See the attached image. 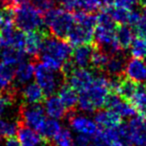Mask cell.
<instances>
[{
	"label": "cell",
	"instance_id": "6da1fadb",
	"mask_svg": "<svg viewBox=\"0 0 146 146\" xmlns=\"http://www.w3.org/2000/svg\"><path fill=\"white\" fill-rule=\"evenodd\" d=\"M110 80L104 74H95L91 84L81 92H78L77 106L84 113H93L105 105L110 93Z\"/></svg>",
	"mask_w": 146,
	"mask_h": 146
},
{
	"label": "cell",
	"instance_id": "7a4b0ae2",
	"mask_svg": "<svg viewBox=\"0 0 146 146\" xmlns=\"http://www.w3.org/2000/svg\"><path fill=\"white\" fill-rule=\"evenodd\" d=\"M40 54L41 63L52 70L60 72L65 62L70 60L72 47L63 39L46 35Z\"/></svg>",
	"mask_w": 146,
	"mask_h": 146
},
{
	"label": "cell",
	"instance_id": "3957f363",
	"mask_svg": "<svg viewBox=\"0 0 146 146\" xmlns=\"http://www.w3.org/2000/svg\"><path fill=\"white\" fill-rule=\"evenodd\" d=\"M96 27L93 40L98 48L104 50L108 55L121 53L122 49L116 39V23L112 20L107 11H101L96 16Z\"/></svg>",
	"mask_w": 146,
	"mask_h": 146
},
{
	"label": "cell",
	"instance_id": "277c9868",
	"mask_svg": "<svg viewBox=\"0 0 146 146\" xmlns=\"http://www.w3.org/2000/svg\"><path fill=\"white\" fill-rule=\"evenodd\" d=\"M74 23L67 33V42L71 46L91 44L96 27V16L92 12L80 10L73 15Z\"/></svg>",
	"mask_w": 146,
	"mask_h": 146
},
{
	"label": "cell",
	"instance_id": "5b68a950",
	"mask_svg": "<svg viewBox=\"0 0 146 146\" xmlns=\"http://www.w3.org/2000/svg\"><path fill=\"white\" fill-rule=\"evenodd\" d=\"M10 10L14 26L23 32L41 30L44 25L42 12L29 1L21 3Z\"/></svg>",
	"mask_w": 146,
	"mask_h": 146
},
{
	"label": "cell",
	"instance_id": "8992f818",
	"mask_svg": "<svg viewBox=\"0 0 146 146\" xmlns=\"http://www.w3.org/2000/svg\"><path fill=\"white\" fill-rule=\"evenodd\" d=\"M44 13V25H46L52 36L61 39L65 38L74 23V17L70 11L53 7Z\"/></svg>",
	"mask_w": 146,
	"mask_h": 146
},
{
	"label": "cell",
	"instance_id": "52a82bcc",
	"mask_svg": "<svg viewBox=\"0 0 146 146\" xmlns=\"http://www.w3.org/2000/svg\"><path fill=\"white\" fill-rule=\"evenodd\" d=\"M35 83L42 89L45 96L54 94L62 84V76L59 72L45 66L43 63H37L34 68Z\"/></svg>",
	"mask_w": 146,
	"mask_h": 146
},
{
	"label": "cell",
	"instance_id": "ba28073f",
	"mask_svg": "<svg viewBox=\"0 0 146 146\" xmlns=\"http://www.w3.org/2000/svg\"><path fill=\"white\" fill-rule=\"evenodd\" d=\"M46 114L40 104H24L20 108V120L25 126L38 130L46 119Z\"/></svg>",
	"mask_w": 146,
	"mask_h": 146
},
{
	"label": "cell",
	"instance_id": "9c48e42d",
	"mask_svg": "<svg viewBox=\"0 0 146 146\" xmlns=\"http://www.w3.org/2000/svg\"><path fill=\"white\" fill-rule=\"evenodd\" d=\"M69 126L74 132L81 135L95 138L99 132V127L92 118L84 114H71L69 115Z\"/></svg>",
	"mask_w": 146,
	"mask_h": 146
},
{
	"label": "cell",
	"instance_id": "30bf717a",
	"mask_svg": "<svg viewBox=\"0 0 146 146\" xmlns=\"http://www.w3.org/2000/svg\"><path fill=\"white\" fill-rule=\"evenodd\" d=\"M94 76L95 74L91 70L87 69V67H73L72 70L67 73L65 77L68 81V84L73 89H75L77 92H81L91 84Z\"/></svg>",
	"mask_w": 146,
	"mask_h": 146
},
{
	"label": "cell",
	"instance_id": "8fae6325",
	"mask_svg": "<svg viewBox=\"0 0 146 146\" xmlns=\"http://www.w3.org/2000/svg\"><path fill=\"white\" fill-rule=\"evenodd\" d=\"M108 109H111L121 118H131L137 114V110L135 109L132 103L124 100L117 95L116 93L110 92L106 98L105 105Z\"/></svg>",
	"mask_w": 146,
	"mask_h": 146
},
{
	"label": "cell",
	"instance_id": "7c38bea8",
	"mask_svg": "<svg viewBox=\"0 0 146 146\" xmlns=\"http://www.w3.org/2000/svg\"><path fill=\"white\" fill-rule=\"evenodd\" d=\"M131 145L145 146L146 144V120L141 116H133L127 124Z\"/></svg>",
	"mask_w": 146,
	"mask_h": 146
},
{
	"label": "cell",
	"instance_id": "4fadbf2b",
	"mask_svg": "<svg viewBox=\"0 0 146 146\" xmlns=\"http://www.w3.org/2000/svg\"><path fill=\"white\" fill-rule=\"evenodd\" d=\"M123 73L127 79L136 84L146 83V64L142 59L135 57L128 59L125 63Z\"/></svg>",
	"mask_w": 146,
	"mask_h": 146
},
{
	"label": "cell",
	"instance_id": "5bb4252c",
	"mask_svg": "<svg viewBox=\"0 0 146 146\" xmlns=\"http://www.w3.org/2000/svg\"><path fill=\"white\" fill-rule=\"evenodd\" d=\"M43 102H44L43 109H44L45 114L49 118L60 120L66 117L68 114V109L65 107L60 98L54 94L47 96L46 99L43 100Z\"/></svg>",
	"mask_w": 146,
	"mask_h": 146
},
{
	"label": "cell",
	"instance_id": "9a60e30c",
	"mask_svg": "<svg viewBox=\"0 0 146 146\" xmlns=\"http://www.w3.org/2000/svg\"><path fill=\"white\" fill-rule=\"evenodd\" d=\"M45 37L46 34L42 30L27 32V34H25L24 52L31 57L38 56L42 50Z\"/></svg>",
	"mask_w": 146,
	"mask_h": 146
},
{
	"label": "cell",
	"instance_id": "2e32d148",
	"mask_svg": "<svg viewBox=\"0 0 146 146\" xmlns=\"http://www.w3.org/2000/svg\"><path fill=\"white\" fill-rule=\"evenodd\" d=\"M17 140L21 146H41L42 137L36 130L25 125H19L17 129Z\"/></svg>",
	"mask_w": 146,
	"mask_h": 146
},
{
	"label": "cell",
	"instance_id": "e0dca14e",
	"mask_svg": "<svg viewBox=\"0 0 146 146\" xmlns=\"http://www.w3.org/2000/svg\"><path fill=\"white\" fill-rule=\"evenodd\" d=\"M94 121L98 125V127L102 129L111 128L118 126L121 124V117L118 114H116L113 110L105 109V110H98L94 115Z\"/></svg>",
	"mask_w": 146,
	"mask_h": 146
},
{
	"label": "cell",
	"instance_id": "ac0fdd59",
	"mask_svg": "<svg viewBox=\"0 0 146 146\" xmlns=\"http://www.w3.org/2000/svg\"><path fill=\"white\" fill-rule=\"evenodd\" d=\"M93 47L90 44H83L76 46L74 51L71 54V62L74 67H81L85 68L90 64V57H91Z\"/></svg>",
	"mask_w": 146,
	"mask_h": 146
},
{
	"label": "cell",
	"instance_id": "d6986e66",
	"mask_svg": "<svg viewBox=\"0 0 146 146\" xmlns=\"http://www.w3.org/2000/svg\"><path fill=\"white\" fill-rule=\"evenodd\" d=\"M21 96L25 104H40L45 97L42 89L33 82H29L23 85Z\"/></svg>",
	"mask_w": 146,
	"mask_h": 146
},
{
	"label": "cell",
	"instance_id": "ffe728a7",
	"mask_svg": "<svg viewBox=\"0 0 146 146\" xmlns=\"http://www.w3.org/2000/svg\"><path fill=\"white\" fill-rule=\"evenodd\" d=\"M35 65L31 61H21L15 69L14 79L18 85H25L34 78Z\"/></svg>",
	"mask_w": 146,
	"mask_h": 146
},
{
	"label": "cell",
	"instance_id": "44dd1931",
	"mask_svg": "<svg viewBox=\"0 0 146 146\" xmlns=\"http://www.w3.org/2000/svg\"><path fill=\"white\" fill-rule=\"evenodd\" d=\"M57 96L60 98L65 107L68 110H72L77 106L78 93L75 89H73L68 83L61 84L57 90Z\"/></svg>",
	"mask_w": 146,
	"mask_h": 146
},
{
	"label": "cell",
	"instance_id": "7402d4cb",
	"mask_svg": "<svg viewBox=\"0 0 146 146\" xmlns=\"http://www.w3.org/2000/svg\"><path fill=\"white\" fill-rule=\"evenodd\" d=\"M126 59L121 53L110 55L107 63H106L104 70L106 71L108 75L112 77H120L124 71Z\"/></svg>",
	"mask_w": 146,
	"mask_h": 146
},
{
	"label": "cell",
	"instance_id": "603a6c76",
	"mask_svg": "<svg viewBox=\"0 0 146 146\" xmlns=\"http://www.w3.org/2000/svg\"><path fill=\"white\" fill-rule=\"evenodd\" d=\"M61 129H62V125L59 122V120L48 118V119H45V121L43 122L42 126L38 130V133L40 134L42 139L51 141Z\"/></svg>",
	"mask_w": 146,
	"mask_h": 146
},
{
	"label": "cell",
	"instance_id": "cb8c5ba5",
	"mask_svg": "<svg viewBox=\"0 0 146 146\" xmlns=\"http://www.w3.org/2000/svg\"><path fill=\"white\" fill-rule=\"evenodd\" d=\"M116 39L119 43L122 50H126L129 48L132 40L134 39V31L131 26L127 24H122L116 27L115 30Z\"/></svg>",
	"mask_w": 146,
	"mask_h": 146
},
{
	"label": "cell",
	"instance_id": "d4e9b609",
	"mask_svg": "<svg viewBox=\"0 0 146 146\" xmlns=\"http://www.w3.org/2000/svg\"><path fill=\"white\" fill-rule=\"evenodd\" d=\"M24 50H20L11 46L3 47L2 51L0 52L1 61H4L15 66H17L21 61L24 60Z\"/></svg>",
	"mask_w": 146,
	"mask_h": 146
},
{
	"label": "cell",
	"instance_id": "484cf974",
	"mask_svg": "<svg viewBox=\"0 0 146 146\" xmlns=\"http://www.w3.org/2000/svg\"><path fill=\"white\" fill-rule=\"evenodd\" d=\"M130 100L135 109L146 117V86H137Z\"/></svg>",
	"mask_w": 146,
	"mask_h": 146
},
{
	"label": "cell",
	"instance_id": "4316f807",
	"mask_svg": "<svg viewBox=\"0 0 146 146\" xmlns=\"http://www.w3.org/2000/svg\"><path fill=\"white\" fill-rule=\"evenodd\" d=\"M109 59V55L104 50L100 48H93L91 57H90V65L97 70H104L106 63Z\"/></svg>",
	"mask_w": 146,
	"mask_h": 146
},
{
	"label": "cell",
	"instance_id": "83f0119b",
	"mask_svg": "<svg viewBox=\"0 0 146 146\" xmlns=\"http://www.w3.org/2000/svg\"><path fill=\"white\" fill-rule=\"evenodd\" d=\"M128 49L132 57L140 59L144 58L146 56V38L141 36L134 37Z\"/></svg>",
	"mask_w": 146,
	"mask_h": 146
},
{
	"label": "cell",
	"instance_id": "f1b7e54d",
	"mask_svg": "<svg viewBox=\"0 0 146 146\" xmlns=\"http://www.w3.org/2000/svg\"><path fill=\"white\" fill-rule=\"evenodd\" d=\"M106 11L108 12V14L110 15V17L112 18V20L116 23V24H127L128 20V15H129V11L128 9L121 8V7L117 6H109Z\"/></svg>",
	"mask_w": 146,
	"mask_h": 146
},
{
	"label": "cell",
	"instance_id": "f546056e",
	"mask_svg": "<svg viewBox=\"0 0 146 146\" xmlns=\"http://www.w3.org/2000/svg\"><path fill=\"white\" fill-rule=\"evenodd\" d=\"M73 139L74 137L72 135V132L69 129L62 128L51 141L53 143V146H72Z\"/></svg>",
	"mask_w": 146,
	"mask_h": 146
},
{
	"label": "cell",
	"instance_id": "4dcf8cb0",
	"mask_svg": "<svg viewBox=\"0 0 146 146\" xmlns=\"http://www.w3.org/2000/svg\"><path fill=\"white\" fill-rule=\"evenodd\" d=\"M14 95V92L9 89L0 93V117L5 115L13 105Z\"/></svg>",
	"mask_w": 146,
	"mask_h": 146
},
{
	"label": "cell",
	"instance_id": "1f68e13d",
	"mask_svg": "<svg viewBox=\"0 0 146 146\" xmlns=\"http://www.w3.org/2000/svg\"><path fill=\"white\" fill-rule=\"evenodd\" d=\"M15 69L16 66L12 64H9L4 61L0 62V76L7 80L8 82H11L14 79L15 76Z\"/></svg>",
	"mask_w": 146,
	"mask_h": 146
},
{
	"label": "cell",
	"instance_id": "d6a6232c",
	"mask_svg": "<svg viewBox=\"0 0 146 146\" xmlns=\"http://www.w3.org/2000/svg\"><path fill=\"white\" fill-rule=\"evenodd\" d=\"M77 1L78 7L87 12H94L102 5L101 0H77Z\"/></svg>",
	"mask_w": 146,
	"mask_h": 146
},
{
	"label": "cell",
	"instance_id": "836d02e7",
	"mask_svg": "<svg viewBox=\"0 0 146 146\" xmlns=\"http://www.w3.org/2000/svg\"><path fill=\"white\" fill-rule=\"evenodd\" d=\"M29 2L32 3L41 12H46L54 7L55 0H29Z\"/></svg>",
	"mask_w": 146,
	"mask_h": 146
},
{
	"label": "cell",
	"instance_id": "e575fe53",
	"mask_svg": "<svg viewBox=\"0 0 146 146\" xmlns=\"http://www.w3.org/2000/svg\"><path fill=\"white\" fill-rule=\"evenodd\" d=\"M135 28L139 36L146 38V4L143 6V9L141 11V17H140L139 22L137 23Z\"/></svg>",
	"mask_w": 146,
	"mask_h": 146
},
{
	"label": "cell",
	"instance_id": "d590c367",
	"mask_svg": "<svg viewBox=\"0 0 146 146\" xmlns=\"http://www.w3.org/2000/svg\"><path fill=\"white\" fill-rule=\"evenodd\" d=\"M139 3H140V0H114L113 5L114 6L131 10V9H133Z\"/></svg>",
	"mask_w": 146,
	"mask_h": 146
},
{
	"label": "cell",
	"instance_id": "8d00e7d4",
	"mask_svg": "<svg viewBox=\"0 0 146 146\" xmlns=\"http://www.w3.org/2000/svg\"><path fill=\"white\" fill-rule=\"evenodd\" d=\"M140 17H141V12L140 11L131 9L129 11V15H128L127 25H129L131 27H135L137 25V23L139 22Z\"/></svg>",
	"mask_w": 146,
	"mask_h": 146
},
{
	"label": "cell",
	"instance_id": "74e56055",
	"mask_svg": "<svg viewBox=\"0 0 146 146\" xmlns=\"http://www.w3.org/2000/svg\"><path fill=\"white\" fill-rule=\"evenodd\" d=\"M72 146H91V138L88 137V136L78 134L73 139Z\"/></svg>",
	"mask_w": 146,
	"mask_h": 146
},
{
	"label": "cell",
	"instance_id": "f35d334b",
	"mask_svg": "<svg viewBox=\"0 0 146 146\" xmlns=\"http://www.w3.org/2000/svg\"><path fill=\"white\" fill-rule=\"evenodd\" d=\"M60 5L63 9L67 11L75 10L78 7V1L77 0H58Z\"/></svg>",
	"mask_w": 146,
	"mask_h": 146
},
{
	"label": "cell",
	"instance_id": "ab89813d",
	"mask_svg": "<svg viewBox=\"0 0 146 146\" xmlns=\"http://www.w3.org/2000/svg\"><path fill=\"white\" fill-rule=\"evenodd\" d=\"M9 83H10V82H8L7 80H5L4 78H2L1 76H0V93L8 90Z\"/></svg>",
	"mask_w": 146,
	"mask_h": 146
},
{
	"label": "cell",
	"instance_id": "60d3db41",
	"mask_svg": "<svg viewBox=\"0 0 146 146\" xmlns=\"http://www.w3.org/2000/svg\"><path fill=\"white\" fill-rule=\"evenodd\" d=\"M4 146H21V145L18 142V140L15 139L14 137H9V138H7L6 141H5Z\"/></svg>",
	"mask_w": 146,
	"mask_h": 146
},
{
	"label": "cell",
	"instance_id": "b9f144b4",
	"mask_svg": "<svg viewBox=\"0 0 146 146\" xmlns=\"http://www.w3.org/2000/svg\"><path fill=\"white\" fill-rule=\"evenodd\" d=\"M6 121L7 120H4L0 117V141L3 137H5V126H6Z\"/></svg>",
	"mask_w": 146,
	"mask_h": 146
},
{
	"label": "cell",
	"instance_id": "7bdbcfd3",
	"mask_svg": "<svg viewBox=\"0 0 146 146\" xmlns=\"http://www.w3.org/2000/svg\"><path fill=\"white\" fill-rule=\"evenodd\" d=\"M113 2L114 0H101V3L105 6L109 7V6H112L113 5Z\"/></svg>",
	"mask_w": 146,
	"mask_h": 146
},
{
	"label": "cell",
	"instance_id": "ee69618b",
	"mask_svg": "<svg viewBox=\"0 0 146 146\" xmlns=\"http://www.w3.org/2000/svg\"><path fill=\"white\" fill-rule=\"evenodd\" d=\"M4 20H5V15L2 10V11H0V28H1V26H2L3 23H4Z\"/></svg>",
	"mask_w": 146,
	"mask_h": 146
},
{
	"label": "cell",
	"instance_id": "f6af8a7d",
	"mask_svg": "<svg viewBox=\"0 0 146 146\" xmlns=\"http://www.w3.org/2000/svg\"><path fill=\"white\" fill-rule=\"evenodd\" d=\"M108 146H127V145H125V144L121 143V142H114V143L109 144Z\"/></svg>",
	"mask_w": 146,
	"mask_h": 146
},
{
	"label": "cell",
	"instance_id": "bcb514c9",
	"mask_svg": "<svg viewBox=\"0 0 146 146\" xmlns=\"http://www.w3.org/2000/svg\"><path fill=\"white\" fill-rule=\"evenodd\" d=\"M143 61H144V62H145V64H146V56L144 57V60H143Z\"/></svg>",
	"mask_w": 146,
	"mask_h": 146
},
{
	"label": "cell",
	"instance_id": "7dc6e473",
	"mask_svg": "<svg viewBox=\"0 0 146 146\" xmlns=\"http://www.w3.org/2000/svg\"><path fill=\"white\" fill-rule=\"evenodd\" d=\"M145 146H146V144H145Z\"/></svg>",
	"mask_w": 146,
	"mask_h": 146
}]
</instances>
